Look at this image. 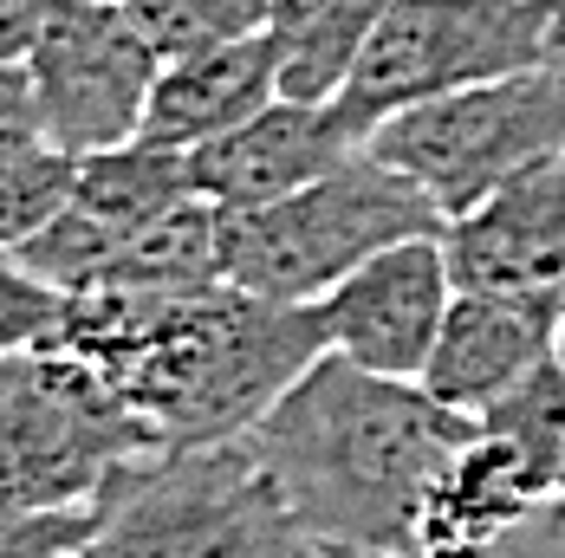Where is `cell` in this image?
<instances>
[{
    "label": "cell",
    "instance_id": "obj_7",
    "mask_svg": "<svg viewBox=\"0 0 565 558\" xmlns=\"http://www.w3.org/2000/svg\"><path fill=\"white\" fill-rule=\"evenodd\" d=\"M163 448L143 416L72 351H0V494L20 506H92L117 468Z\"/></svg>",
    "mask_w": 565,
    "mask_h": 558
},
{
    "label": "cell",
    "instance_id": "obj_16",
    "mask_svg": "<svg viewBox=\"0 0 565 558\" xmlns=\"http://www.w3.org/2000/svg\"><path fill=\"white\" fill-rule=\"evenodd\" d=\"M391 0H267V46L280 72V98L292 105H339L358 58L371 46Z\"/></svg>",
    "mask_w": 565,
    "mask_h": 558
},
{
    "label": "cell",
    "instance_id": "obj_14",
    "mask_svg": "<svg viewBox=\"0 0 565 558\" xmlns=\"http://www.w3.org/2000/svg\"><path fill=\"white\" fill-rule=\"evenodd\" d=\"M553 357H559V325L553 319L501 305V299H481V292H455L443 337H436V351L423 364V390L475 422Z\"/></svg>",
    "mask_w": 565,
    "mask_h": 558
},
{
    "label": "cell",
    "instance_id": "obj_5",
    "mask_svg": "<svg viewBox=\"0 0 565 558\" xmlns=\"http://www.w3.org/2000/svg\"><path fill=\"white\" fill-rule=\"evenodd\" d=\"M364 150L416 182L443 208V222H455L494 189L565 157V53L384 117Z\"/></svg>",
    "mask_w": 565,
    "mask_h": 558
},
{
    "label": "cell",
    "instance_id": "obj_24",
    "mask_svg": "<svg viewBox=\"0 0 565 558\" xmlns=\"http://www.w3.org/2000/svg\"><path fill=\"white\" fill-rule=\"evenodd\" d=\"M306 558H377V552H344V546H306Z\"/></svg>",
    "mask_w": 565,
    "mask_h": 558
},
{
    "label": "cell",
    "instance_id": "obj_9",
    "mask_svg": "<svg viewBox=\"0 0 565 558\" xmlns=\"http://www.w3.org/2000/svg\"><path fill=\"white\" fill-rule=\"evenodd\" d=\"M182 202H195V182H189V157L163 150V143H124V150H98V157H78L72 175V195L53 222L40 227L26 247H13V260L40 286L53 292H92L105 267L117 254L157 227L163 215H175Z\"/></svg>",
    "mask_w": 565,
    "mask_h": 558
},
{
    "label": "cell",
    "instance_id": "obj_25",
    "mask_svg": "<svg viewBox=\"0 0 565 558\" xmlns=\"http://www.w3.org/2000/svg\"><path fill=\"white\" fill-rule=\"evenodd\" d=\"M559 364H565V305H559Z\"/></svg>",
    "mask_w": 565,
    "mask_h": 558
},
{
    "label": "cell",
    "instance_id": "obj_13",
    "mask_svg": "<svg viewBox=\"0 0 565 558\" xmlns=\"http://www.w3.org/2000/svg\"><path fill=\"white\" fill-rule=\"evenodd\" d=\"M358 150L364 143L351 137V124L332 105L274 98L260 117H247L241 130L189 150V182L215 208H267L280 195H299L306 182L332 175Z\"/></svg>",
    "mask_w": 565,
    "mask_h": 558
},
{
    "label": "cell",
    "instance_id": "obj_1",
    "mask_svg": "<svg viewBox=\"0 0 565 558\" xmlns=\"http://www.w3.org/2000/svg\"><path fill=\"white\" fill-rule=\"evenodd\" d=\"M46 344L85 357L163 448L247 436L326 357L312 305H280L227 279L189 292H72Z\"/></svg>",
    "mask_w": 565,
    "mask_h": 558
},
{
    "label": "cell",
    "instance_id": "obj_8",
    "mask_svg": "<svg viewBox=\"0 0 565 558\" xmlns=\"http://www.w3.org/2000/svg\"><path fill=\"white\" fill-rule=\"evenodd\" d=\"M20 65L33 78L46 143L65 157H98L137 143L163 53L143 40L124 0H46Z\"/></svg>",
    "mask_w": 565,
    "mask_h": 558
},
{
    "label": "cell",
    "instance_id": "obj_26",
    "mask_svg": "<svg viewBox=\"0 0 565 558\" xmlns=\"http://www.w3.org/2000/svg\"><path fill=\"white\" fill-rule=\"evenodd\" d=\"M553 506H559V519H565V474H559V501H553Z\"/></svg>",
    "mask_w": 565,
    "mask_h": 558
},
{
    "label": "cell",
    "instance_id": "obj_3",
    "mask_svg": "<svg viewBox=\"0 0 565 558\" xmlns=\"http://www.w3.org/2000/svg\"><path fill=\"white\" fill-rule=\"evenodd\" d=\"M306 533L247 436L150 448L92 501L78 558H306Z\"/></svg>",
    "mask_w": 565,
    "mask_h": 558
},
{
    "label": "cell",
    "instance_id": "obj_18",
    "mask_svg": "<svg viewBox=\"0 0 565 558\" xmlns=\"http://www.w3.org/2000/svg\"><path fill=\"white\" fill-rule=\"evenodd\" d=\"M72 175H78V157H65V150H53V143L0 163V254L26 247V240L65 208Z\"/></svg>",
    "mask_w": 565,
    "mask_h": 558
},
{
    "label": "cell",
    "instance_id": "obj_22",
    "mask_svg": "<svg viewBox=\"0 0 565 558\" xmlns=\"http://www.w3.org/2000/svg\"><path fill=\"white\" fill-rule=\"evenodd\" d=\"M40 13L46 0H0V65H20L33 33H40Z\"/></svg>",
    "mask_w": 565,
    "mask_h": 558
},
{
    "label": "cell",
    "instance_id": "obj_27",
    "mask_svg": "<svg viewBox=\"0 0 565 558\" xmlns=\"http://www.w3.org/2000/svg\"><path fill=\"white\" fill-rule=\"evenodd\" d=\"M559 7H565V0H559Z\"/></svg>",
    "mask_w": 565,
    "mask_h": 558
},
{
    "label": "cell",
    "instance_id": "obj_17",
    "mask_svg": "<svg viewBox=\"0 0 565 558\" xmlns=\"http://www.w3.org/2000/svg\"><path fill=\"white\" fill-rule=\"evenodd\" d=\"M124 7L163 58L260 33V20H267V0H124Z\"/></svg>",
    "mask_w": 565,
    "mask_h": 558
},
{
    "label": "cell",
    "instance_id": "obj_2",
    "mask_svg": "<svg viewBox=\"0 0 565 558\" xmlns=\"http://www.w3.org/2000/svg\"><path fill=\"white\" fill-rule=\"evenodd\" d=\"M468 436L475 422L423 384L377 377L339 351H326L247 429L312 546L377 558H409L423 501Z\"/></svg>",
    "mask_w": 565,
    "mask_h": 558
},
{
    "label": "cell",
    "instance_id": "obj_10",
    "mask_svg": "<svg viewBox=\"0 0 565 558\" xmlns=\"http://www.w3.org/2000/svg\"><path fill=\"white\" fill-rule=\"evenodd\" d=\"M455 273L443 234H416V240L384 247L377 260H364L351 279H339L312 312H319L326 351H339L377 377H396V384H423V364L443 337Z\"/></svg>",
    "mask_w": 565,
    "mask_h": 558
},
{
    "label": "cell",
    "instance_id": "obj_12",
    "mask_svg": "<svg viewBox=\"0 0 565 558\" xmlns=\"http://www.w3.org/2000/svg\"><path fill=\"white\" fill-rule=\"evenodd\" d=\"M553 501H559V481L520 442L475 422V436L455 448V461L436 474V487L423 501L409 558H488L520 526L553 513Z\"/></svg>",
    "mask_w": 565,
    "mask_h": 558
},
{
    "label": "cell",
    "instance_id": "obj_23",
    "mask_svg": "<svg viewBox=\"0 0 565 558\" xmlns=\"http://www.w3.org/2000/svg\"><path fill=\"white\" fill-rule=\"evenodd\" d=\"M488 558H565V519H559V506L553 513H540L533 526H520L501 552H488Z\"/></svg>",
    "mask_w": 565,
    "mask_h": 558
},
{
    "label": "cell",
    "instance_id": "obj_19",
    "mask_svg": "<svg viewBox=\"0 0 565 558\" xmlns=\"http://www.w3.org/2000/svg\"><path fill=\"white\" fill-rule=\"evenodd\" d=\"M92 506H20L0 494V558H78Z\"/></svg>",
    "mask_w": 565,
    "mask_h": 558
},
{
    "label": "cell",
    "instance_id": "obj_20",
    "mask_svg": "<svg viewBox=\"0 0 565 558\" xmlns=\"http://www.w3.org/2000/svg\"><path fill=\"white\" fill-rule=\"evenodd\" d=\"M65 319V292L40 286L13 254H0V351H26L46 344Z\"/></svg>",
    "mask_w": 565,
    "mask_h": 558
},
{
    "label": "cell",
    "instance_id": "obj_21",
    "mask_svg": "<svg viewBox=\"0 0 565 558\" xmlns=\"http://www.w3.org/2000/svg\"><path fill=\"white\" fill-rule=\"evenodd\" d=\"M26 150H46L40 98H33L26 65H0V163L7 157H26Z\"/></svg>",
    "mask_w": 565,
    "mask_h": 558
},
{
    "label": "cell",
    "instance_id": "obj_4",
    "mask_svg": "<svg viewBox=\"0 0 565 558\" xmlns=\"http://www.w3.org/2000/svg\"><path fill=\"white\" fill-rule=\"evenodd\" d=\"M443 227V208L416 182L358 150L299 195H280L267 208H222V279L280 305H319L384 247Z\"/></svg>",
    "mask_w": 565,
    "mask_h": 558
},
{
    "label": "cell",
    "instance_id": "obj_15",
    "mask_svg": "<svg viewBox=\"0 0 565 558\" xmlns=\"http://www.w3.org/2000/svg\"><path fill=\"white\" fill-rule=\"evenodd\" d=\"M274 98H280V72H274L267 33H241V40L202 46V53L163 58L137 137L189 157L227 130H241L247 117H260Z\"/></svg>",
    "mask_w": 565,
    "mask_h": 558
},
{
    "label": "cell",
    "instance_id": "obj_11",
    "mask_svg": "<svg viewBox=\"0 0 565 558\" xmlns=\"http://www.w3.org/2000/svg\"><path fill=\"white\" fill-rule=\"evenodd\" d=\"M455 292H481L559 325L565 305V157L443 227Z\"/></svg>",
    "mask_w": 565,
    "mask_h": 558
},
{
    "label": "cell",
    "instance_id": "obj_6",
    "mask_svg": "<svg viewBox=\"0 0 565 558\" xmlns=\"http://www.w3.org/2000/svg\"><path fill=\"white\" fill-rule=\"evenodd\" d=\"M565 53L559 0H391L332 111L364 143L384 117Z\"/></svg>",
    "mask_w": 565,
    "mask_h": 558
}]
</instances>
